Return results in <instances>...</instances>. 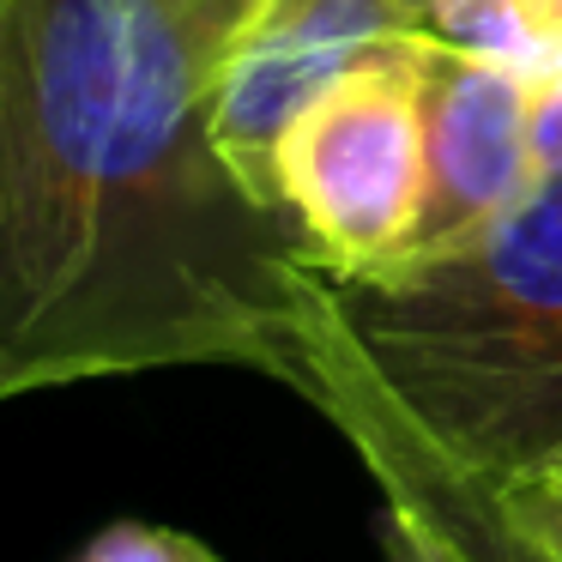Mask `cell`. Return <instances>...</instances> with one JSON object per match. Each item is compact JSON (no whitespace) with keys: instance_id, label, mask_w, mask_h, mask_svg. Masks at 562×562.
I'll list each match as a JSON object with an SVG mask.
<instances>
[{"instance_id":"obj_1","label":"cell","mask_w":562,"mask_h":562,"mask_svg":"<svg viewBox=\"0 0 562 562\" xmlns=\"http://www.w3.org/2000/svg\"><path fill=\"white\" fill-rule=\"evenodd\" d=\"M243 0H0V405L151 369L296 387V224L212 134Z\"/></svg>"},{"instance_id":"obj_2","label":"cell","mask_w":562,"mask_h":562,"mask_svg":"<svg viewBox=\"0 0 562 562\" xmlns=\"http://www.w3.org/2000/svg\"><path fill=\"white\" fill-rule=\"evenodd\" d=\"M308 369L351 375L472 484L514 490L562 460V170L381 272L315 267L291 393Z\"/></svg>"},{"instance_id":"obj_3","label":"cell","mask_w":562,"mask_h":562,"mask_svg":"<svg viewBox=\"0 0 562 562\" xmlns=\"http://www.w3.org/2000/svg\"><path fill=\"white\" fill-rule=\"evenodd\" d=\"M429 49L436 37H412L333 79L272 151V200L333 279L381 272L417 243Z\"/></svg>"},{"instance_id":"obj_4","label":"cell","mask_w":562,"mask_h":562,"mask_svg":"<svg viewBox=\"0 0 562 562\" xmlns=\"http://www.w3.org/2000/svg\"><path fill=\"white\" fill-rule=\"evenodd\" d=\"M412 37H429L424 0H255L212 67V134L224 158L272 200V151L284 127L333 79Z\"/></svg>"},{"instance_id":"obj_5","label":"cell","mask_w":562,"mask_h":562,"mask_svg":"<svg viewBox=\"0 0 562 562\" xmlns=\"http://www.w3.org/2000/svg\"><path fill=\"white\" fill-rule=\"evenodd\" d=\"M538 98L520 79L472 61L453 49H429L424 67V218L417 248H441L496 224L508 206L532 194L538 151H532Z\"/></svg>"},{"instance_id":"obj_6","label":"cell","mask_w":562,"mask_h":562,"mask_svg":"<svg viewBox=\"0 0 562 562\" xmlns=\"http://www.w3.org/2000/svg\"><path fill=\"white\" fill-rule=\"evenodd\" d=\"M296 400H308L345 441H351V453L363 460L369 477L381 472V477L412 484L417 496L441 514V526L460 538V550L472 562H562V550L550 544L538 526H526L520 514L508 508L502 490L472 484L465 472H453L441 453H429L424 441H417L375 393L357 387L351 375H339V369H308Z\"/></svg>"},{"instance_id":"obj_7","label":"cell","mask_w":562,"mask_h":562,"mask_svg":"<svg viewBox=\"0 0 562 562\" xmlns=\"http://www.w3.org/2000/svg\"><path fill=\"white\" fill-rule=\"evenodd\" d=\"M424 31L520 79L532 98L562 86V0H424Z\"/></svg>"},{"instance_id":"obj_8","label":"cell","mask_w":562,"mask_h":562,"mask_svg":"<svg viewBox=\"0 0 562 562\" xmlns=\"http://www.w3.org/2000/svg\"><path fill=\"white\" fill-rule=\"evenodd\" d=\"M381 496V514H375V538H381V562H472L460 550V538L441 526V514L417 496L412 484L400 477H369Z\"/></svg>"},{"instance_id":"obj_9","label":"cell","mask_w":562,"mask_h":562,"mask_svg":"<svg viewBox=\"0 0 562 562\" xmlns=\"http://www.w3.org/2000/svg\"><path fill=\"white\" fill-rule=\"evenodd\" d=\"M74 562H224L206 538L158 520H110L74 550Z\"/></svg>"},{"instance_id":"obj_10","label":"cell","mask_w":562,"mask_h":562,"mask_svg":"<svg viewBox=\"0 0 562 562\" xmlns=\"http://www.w3.org/2000/svg\"><path fill=\"white\" fill-rule=\"evenodd\" d=\"M508 496V508L520 514L526 526H538V532L550 538V544L562 550V460H550L538 477H526V484L502 490Z\"/></svg>"},{"instance_id":"obj_11","label":"cell","mask_w":562,"mask_h":562,"mask_svg":"<svg viewBox=\"0 0 562 562\" xmlns=\"http://www.w3.org/2000/svg\"><path fill=\"white\" fill-rule=\"evenodd\" d=\"M532 151H538V170H562V86L544 91L532 110Z\"/></svg>"},{"instance_id":"obj_12","label":"cell","mask_w":562,"mask_h":562,"mask_svg":"<svg viewBox=\"0 0 562 562\" xmlns=\"http://www.w3.org/2000/svg\"><path fill=\"white\" fill-rule=\"evenodd\" d=\"M243 7H255V0H243Z\"/></svg>"}]
</instances>
